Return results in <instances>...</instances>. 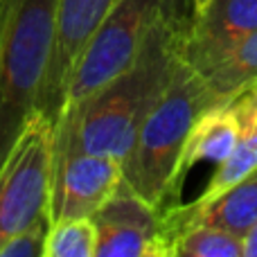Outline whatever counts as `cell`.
<instances>
[{
	"instance_id": "cell-1",
	"label": "cell",
	"mask_w": 257,
	"mask_h": 257,
	"mask_svg": "<svg viewBox=\"0 0 257 257\" xmlns=\"http://www.w3.org/2000/svg\"><path fill=\"white\" fill-rule=\"evenodd\" d=\"M192 14V5L169 14L124 72L84 102L63 108L54 124L52 156L88 151L124 160L147 113L167 86L185 43Z\"/></svg>"
},
{
	"instance_id": "cell-2",
	"label": "cell",
	"mask_w": 257,
	"mask_h": 257,
	"mask_svg": "<svg viewBox=\"0 0 257 257\" xmlns=\"http://www.w3.org/2000/svg\"><path fill=\"white\" fill-rule=\"evenodd\" d=\"M212 104L203 77L183 59L181 50L167 86L147 113L122 160L124 183L160 212L181 203L176 176L183 147L196 117Z\"/></svg>"
},
{
	"instance_id": "cell-3",
	"label": "cell",
	"mask_w": 257,
	"mask_h": 257,
	"mask_svg": "<svg viewBox=\"0 0 257 257\" xmlns=\"http://www.w3.org/2000/svg\"><path fill=\"white\" fill-rule=\"evenodd\" d=\"M57 34V0H0V169L39 117Z\"/></svg>"
},
{
	"instance_id": "cell-4",
	"label": "cell",
	"mask_w": 257,
	"mask_h": 257,
	"mask_svg": "<svg viewBox=\"0 0 257 257\" xmlns=\"http://www.w3.org/2000/svg\"><path fill=\"white\" fill-rule=\"evenodd\" d=\"M187 5H192V0H117L81 52L63 108L84 102L113 77L124 72L147 48L156 27L169 14Z\"/></svg>"
},
{
	"instance_id": "cell-5",
	"label": "cell",
	"mask_w": 257,
	"mask_h": 257,
	"mask_svg": "<svg viewBox=\"0 0 257 257\" xmlns=\"http://www.w3.org/2000/svg\"><path fill=\"white\" fill-rule=\"evenodd\" d=\"M52 142L54 126L34 117L0 169V246L36 219L50 217Z\"/></svg>"
},
{
	"instance_id": "cell-6",
	"label": "cell",
	"mask_w": 257,
	"mask_h": 257,
	"mask_svg": "<svg viewBox=\"0 0 257 257\" xmlns=\"http://www.w3.org/2000/svg\"><path fill=\"white\" fill-rule=\"evenodd\" d=\"M117 0H57V34L48 75L39 95V115L50 124L61 117L66 93L81 52Z\"/></svg>"
},
{
	"instance_id": "cell-7",
	"label": "cell",
	"mask_w": 257,
	"mask_h": 257,
	"mask_svg": "<svg viewBox=\"0 0 257 257\" xmlns=\"http://www.w3.org/2000/svg\"><path fill=\"white\" fill-rule=\"evenodd\" d=\"M124 181L122 160L115 156L70 151L52 156L50 217L52 221L93 217Z\"/></svg>"
},
{
	"instance_id": "cell-8",
	"label": "cell",
	"mask_w": 257,
	"mask_h": 257,
	"mask_svg": "<svg viewBox=\"0 0 257 257\" xmlns=\"http://www.w3.org/2000/svg\"><path fill=\"white\" fill-rule=\"evenodd\" d=\"M93 221L97 226L95 257H172L160 228V210L124 181L93 214Z\"/></svg>"
},
{
	"instance_id": "cell-9",
	"label": "cell",
	"mask_w": 257,
	"mask_h": 257,
	"mask_svg": "<svg viewBox=\"0 0 257 257\" xmlns=\"http://www.w3.org/2000/svg\"><path fill=\"white\" fill-rule=\"evenodd\" d=\"M255 30L257 0H210L201 12L192 14L183 59L196 72H203Z\"/></svg>"
},
{
	"instance_id": "cell-10",
	"label": "cell",
	"mask_w": 257,
	"mask_h": 257,
	"mask_svg": "<svg viewBox=\"0 0 257 257\" xmlns=\"http://www.w3.org/2000/svg\"><path fill=\"white\" fill-rule=\"evenodd\" d=\"M241 133V122L237 115L232 102L226 104H212L208 106L192 126L190 136L183 147V156L178 163V176H176V192L181 196L183 181L187 172L199 163H212L214 167L221 165L228 156L232 154L237 140Z\"/></svg>"
},
{
	"instance_id": "cell-11",
	"label": "cell",
	"mask_w": 257,
	"mask_h": 257,
	"mask_svg": "<svg viewBox=\"0 0 257 257\" xmlns=\"http://www.w3.org/2000/svg\"><path fill=\"white\" fill-rule=\"evenodd\" d=\"M214 104H226L257 86V30L235 43L214 66L199 72Z\"/></svg>"
},
{
	"instance_id": "cell-12",
	"label": "cell",
	"mask_w": 257,
	"mask_h": 257,
	"mask_svg": "<svg viewBox=\"0 0 257 257\" xmlns=\"http://www.w3.org/2000/svg\"><path fill=\"white\" fill-rule=\"evenodd\" d=\"M172 257H244V237L199 223L178 237Z\"/></svg>"
},
{
	"instance_id": "cell-13",
	"label": "cell",
	"mask_w": 257,
	"mask_h": 257,
	"mask_svg": "<svg viewBox=\"0 0 257 257\" xmlns=\"http://www.w3.org/2000/svg\"><path fill=\"white\" fill-rule=\"evenodd\" d=\"M97 226L93 217L52 221L45 241V257H95Z\"/></svg>"
},
{
	"instance_id": "cell-14",
	"label": "cell",
	"mask_w": 257,
	"mask_h": 257,
	"mask_svg": "<svg viewBox=\"0 0 257 257\" xmlns=\"http://www.w3.org/2000/svg\"><path fill=\"white\" fill-rule=\"evenodd\" d=\"M52 219L43 217L12 235L0 246V257H45V241Z\"/></svg>"
},
{
	"instance_id": "cell-15",
	"label": "cell",
	"mask_w": 257,
	"mask_h": 257,
	"mask_svg": "<svg viewBox=\"0 0 257 257\" xmlns=\"http://www.w3.org/2000/svg\"><path fill=\"white\" fill-rule=\"evenodd\" d=\"M244 257H257V221L244 235Z\"/></svg>"
},
{
	"instance_id": "cell-16",
	"label": "cell",
	"mask_w": 257,
	"mask_h": 257,
	"mask_svg": "<svg viewBox=\"0 0 257 257\" xmlns=\"http://www.w3.org/2000/svg\"><path fill=\"white\" fill-rule=\"evenodd\" d=\"M208 3H210V0H192V5H194V14L201 12V9H203Z\"/></svg>"
}]
</instances>
